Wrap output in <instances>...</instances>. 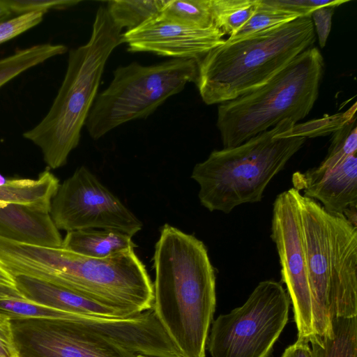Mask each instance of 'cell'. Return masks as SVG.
I'll return each instance as SVG.
<instances>
[{"label":"cell","mask_w":357,"mask_h":357,"mask_svg":"<svg viewBox=\"0 0 357 357\" xmlns=\"http://www.w3.org/2000/svg\"><path fill=\"white\" fill-rule=\"evenodd\" d=\"M160 13L199 28L215 27L211 0H168Z\"/></svg>","instance_id":"603a6c76"},{"label":"cell","mask_w":357,"mask_h":357,"mask_svg":"<svg viewBox=\"0 0 357 357\" xmlns=\"http://www.w3.org/2000/svg\"><path fill=\"white\" fill-rule=\"evenodd\" d=\"M282 284L260 282L247 301L212 322L206 346L211 357H269L289 318Z\"/></svg>","instance_id":"9c48e42d"},{"label":"cell","mask_w":357,"mask_h":357,"mask_svg":"<svg viewBox=\"0 0 357 357\" xmlns=\"http://www.w3.org/2000/svg\"><path fill=\"white\" fill-rule=\"evenodd\" d=\"M298 192L291 188L275 198L271 238L279 256L282 280L292 304L298 339L309 342L314 335L313 298L303 242Z\"/></svg>","instance_id":"8fae6325"},{"label":"cell","mask_w":357,"mask_h":357,"mask_svg":"<svg viewBox=\"0 0 357 357\" xmlns=\"http://www.w3.org/2000/svg\"><path fill=\"white\" fill-rule=\"evenodd\" d=\"M11 13L7 10L6 8L0 1V21L8 19Z\"/></svg>","instance_id":"d6a6232c"},{"label":"cell","mask_w":357,"mask_h":357,"mask_svg":"<svg viewBox=\"0 0 357 357\" xmlns=\"http://www.w3.org/2000/svg\"><path fill=\"white\" fill-rule=\"evenodd\" d=\"M259 0H211L214 26L234 36L253 15Z\"/></svg>","instance_id":"7402d4cb"},{"label":"cell","mask_w":357,"mask_h":357,"mask_svg":"<svg viewBox=\"0 0 357 357\" xmlns=\"http://www.w3.org/2000/svg\"><path fill=\"white\" fill-rule=\"evenodd\" d=\"M59 185V179L49 170L43 172L36 179L8 180L0 185V202L29 204L50 211Z\"/></svg>","instance_id":"ac0fdd59"},{"label":"cell","mask_w":357,"mask_h":357,"mask_svg":"<svg viewBox=\"0 0 357 357\" xmlns=\"http://www.w3.org/2000/svg\"><path fill=\"white\" fill-rule=\"evenodd\" d=\"M19 357H137L73 320L10 317Z\"/></svg>","instance_id":"7c38bea8"},{"label":"cell","mask_w":357,"mask_h":357,"mask_svg":"<svg viewBox=\"0 0 357 357\" xmlns=\"http://www.w3.org/2000/svg\"><path fill=\"white\" fill-rule=\"evenodd\" d=\"M7 10L17 15L33 13H46L50 10L66 9L80 3L79 0H0Z\"/></svg>","instance_id":"4316f807"},{"label":"cell","mask_w":357,"mask_h":357,"mask_svg":"<svg viewBox=\"0 0 357 357\" xmlns=\"http://www.w3.org/2000/svg\"><path fill=\"white\" fill-rule=\"evenodd\" d=\"M61 247L97 259L134 250L132 236L116 230L89 229L67 232Z\"/></svg>","instance_id":"e0dca14e"},{"label":"cell","mask_w":357,"mask_h":357,"mask_svg":"<svg viewBox=\"0 0 357 357\" xmlns=\"http://www.w3.org/2000/svg\"><path fill=\"white\" fill-rule=\"evenodd\" d=\"M153 310L183 357H206L216 304L215 274L204 243L165 224L155 245Z\"/></svg>","instance_id":"7a4b0ae2"},{"label":"cell","mask_w":357,"mask_h":357,"mask_svg":"<svg viewBox=\"0 0 357 357\" xmlns=\"http://www.w3.org/2000/svg\"><path fill=\"white\" fill-rule=\"evenodd\" d=\"M225 36L216 27L199 28L159 13L139 27L122 33V40L132 52L198 61L224 43Z\"/></svg>","instance_id":"4fadbf2b"},{"label":"cell","mask_w":357,"mask_h":357,"mask_svg":"<svg viewBox=\"0 0 357 357\" xmlns=\"http://www.w3.org/2000/svg\"><path fill=\"white\" fill-rule=\"evenodd\" d=\"M331 333L309 340L312 357H357V317L331 319Z\"/></svg>","instance_id":"d6986e66"},{"label":"cell","mask_w":357,"mask_h":357,"mask_svg":"<svg viewBox=\"0 0 357 357\" xmlns=\"http://www.w3.org/2000/svg\"><path fill=\"white\" fill-rule=\"evenodd\" d=\"M25 300L68 313L108 318L129 317L71 289L23 275L14 276Z\"/></svg>","instance_id":"2e32d148"},{"label":"cell","mask_w":357,"mask_h":357,"mask_svg":"<svg viewBox=\"0 0 357 357\" xmlns=\"http://www.w3.org/2000/svg\"><path fill=\"white\" fill-rule=\"evenodd\" d=\"M68 50L61 44H40L0 59V88L27 70Z\"/></svg>","instance_id":"ffe728a7"},{"label":"cell","mask_w":357,"mask_h":357,"mask_svg":"<svg viewBox=\"0 0 357 357\" xmlns=\"http://www.w3.org/2000/svg\"><path fill=\"white\" fill-rule=\"evenodd\" d=\"M50 213L56 227L67 232L89 229H112L131 236L141 220L86 167L77 168L54 195Z\"/></svg>","instance_id":"30bf717a"},{"label":"cell","mask_w":357,"mask_h":357,"mask_svg":"<svg viewBox=\"0 0 357 357\" xmlns=\"http://www.w3.org/2000/svg\"><path fill=\"white\" fill-rule=\"evenodd\" d=\"M324 68L320 51L311 47L259 88L218 107L217 128L224 148L236 146L284 119L295 124L312 109Z\"/></svg>","instance_id":"52a82bcc"},{"label":"cell","mask_w":357,"mask_h":357,"mask_svg":"<svg viewBox=\"0 0 357 357\" xmlns=\"http://www.w3.org/2000/svg\"><path fill=\"white\" fill-rule=\"evenodd\" d=\"M43 12L25 13L0 21V44L7 42L40 24Z\"/></svg>","instance_id":"83f0119b"},{"label":"cell","mask_w":357,"mask_h":357,"mask_svg":"<svg viewBox=\"0 0 357 357\" xmlns=\"http://www.w3.org/2000/svg\"><path fill=\"white\" fill-rule=\"evenodd\" d=\"M137 357H151V356H146L138 355Z\"/></svg>","instance_id":"e575fe53"},{"label":"cell","mask_w":357,"mask_h":357,"mask_svg":"<svg viewBox=\"0 0 357 357\" xmlns=\"http://www.w3.org/2000/svg\"><path fill=\"white\" fill-rule=\"evenodd\" d=\"M316 40L311 17L225 39L197 61L196 84L206 105L221 104L267 83Z\"/></svg>","instance_id":"3957f363"},{"label":"cell","mask_w":357,"mask_h":357,"mask_svg":"<svg viewBox=\"0 0 357 357\" xmlns=\"http://www.w3.org/2000/svg\"><path fill=\"white\" fill-rule=\"evenodd\" d=\"M295 124L284 119L236 146L213 151L194 167L199 199L210 211L229 213L236 206L261 201L273 177L303 146L306 137L285 134Z\"/></svg>","instance_id":"8992f818"},{"label":"cell","mask_w":357,"mask_h":357,"mask_svg":"<svg viewBox=\"0 0 357 357\" xmlns=\"http://www.w3.org/2000/svg\"><path fill=\"white\" fill-rule=\"evenodd\" d=\"M281 357H312L309 342L297 339L294 344L285 349Z\"/></svg>","instance_id":"1f68e13d"},{"label":"cell","mask_w":357,"mask_h":357,"mask_svg":"<svg viewBox=\"0 0 357 357\" xmlns=\"http://www.w3.org/2000/svg\"><path fill=\"white\" fill-rule=\"evenodd\" d=\"M7 181L8 180L0 174V185L6 184Z\"/></svg>","instance_id":"836d02e7"},{"label":"cell","mask_w":357,"mask_h":357,"mask_svg":"<svg viewBox=\"0 0 357 357\" xmlns=\"http://www.w3.org/2000/svg\"><path fill=\"white\" fill-rule=\"evenodd\" d=\"M314 334L331 333V319L357 317V227L298 193Z\"/></svg>","instance_id":"5b68a950"},{"label":"cell","mask_w":357,"mask_h":357,"mask_svg":"<svg viewBox=\"0 0 357 357\" xmlns=\"http://www.w3.org/2000/svg\"><path fill=\"white\" fill-rule=\"evenodd\" d=\"M168 0H113L105 6L112 21L126 31H132L158 15Z\"/></svg>","instance_id":"44dd1931"},{"label":"cell","mask_w":357,"mask_h":357,"mask_svg":"<svg viewBox=\"0 0 357 357\" xmlns=\"http://www.w3.org/2000/svg\"><path fill=\"white\" fill-rule=\"evenodd\" d=\"M24 298L18 291L14 276L0 263V299Z\"/></svg>","instance_id":"4dcf8cb0"},{"label":"cell","mask_w":357,"mask_h":357,"mask_svg":"<svg viewBox=\"0 0 357 357\" xmlns=\"http://www.w3.org/2000/svg\"><path fill=\"white\" fill-rule=\"evenodd\" d=\"M197 61L172 59L151 66L132 62L118 67L109 85L97 95L86 119L90 137L98 139L125 123L148 117L188 83L196 82Z\"/></svg>","instance_id":"ba28073f"},{"label":"cell","mask_w":357,"mask_h":357,"mask_svg":"<svg viewBox=\"0 0 357 357\" xmlns=\"http://www.w3.org/2000/svg\"><path fill=\"white\" fill-rule=\"evenodd\" d=\"M265 6L299 17H311L312 12L318 8L327 6L337 7L349 0H261Z\"/></svg>","instance_id":"484cf974"},{"label":"cell","mask_w":357,"mask_h":357,"mask_svg":"<svg viewBox=\"0 0 357 357\" xmlns=\"http://www.w3.org/2000/svg\"><path fill=\"white\" fill-rule=\"evenodd\" d=\"M335 8V6L322 7L314 10L311 14L314 28L316 29L321 47H324L326 43Z\"/></svg>","instance_id":"f1b7e54d"},{"label":"cell","mask_w":357,"mask_h":357,"mask_svg":"<svg viewBox=\"0 0 357 357\" xmlns=\"http://www.w3.org/2000/svg\"><path fill=\"white\" fill-rule=\"evenodd\" d=\"M121 31L105 6H100L89 41L69 52L64 79L48 112L24 132L23 137L40 149L50 169L65 165L79 144L105 64L115 48L123 44Z\"/></svg>","instance_id":"277c9868"},{"label":"cell","mask_w":357,"mask_h":357,"mask_svg":"<svg viewBox=\"0 0 357 357\" xmlns=\"http://www.w3.org/2000/svg\"><path fill=\"white\" fill-rule=\"evenodd\" d=\"M357 128L354 116L335 131L328 153L318 166L324 169H333L347 157L357 152Z\"/></svg>","instance_id":"cb8c5ba5"},{"label":"cell","mask_w":357,"mask_h":357,"mask_svg":"<svg viewBox=\"0 0 357 357\" xmlns=\"http://www.w3.org/2000/svg\"><path fill=\"white\" fill-rule=\"evenodd\" d=\"M0 237L17 243L58 248L63 238L50 211L36 206L0 202Z\"/></svg>","instance_id":"9a60e30c"},{"label":"cell","mask_w":357,"mask_h":357,"mask_svg":"<svg viewBox=\"0 0 357 357\" xmlns=\"http://www.w3.org/2000/svg\"><path fill=\"white\" fill-rule=\"evenodd\" d=\"M0 263L13 276L71 289L126 317L153 308V283L134 250L97 259L61 246L25 244L0 237Z\"/></svg>","instance_id":"6da1fadb"},{"label":"cell","mask_w":357,"mask_h":357,"mask_svg":"<svg viewBox=\"0 0 357 357\" xmlns=\"http://www.w3.org/2000/svg\"><path fill=\"white\" fill-rule=\"evenodd\" d=\"M299 17L296 14L269 8L259 0L257 9L250 20L229 38H239L266 29L291 22Z\"/></svg>","instance_id":"d4e9b609"},{"label":"cell","mask_w":357,"mask_h":357,"mask_svg":"<svg viewBox=\"0 0 357 357\" xmlns=\"http://www.w3.org/2000/svg\"><path fill=\"white\" fill-rule=\"evenodd\" d=\"M293 188L303 196L319 200L330 213L346 215L356 211L357 157H347L333 169L319 167L292 175Z\"/></svg>","instance_id":"5bb4252c"},{"label":"cell","mask_w":357,"mask_h":357,"mask_svg":"<svg viewBox=\"0 0 357 357\" xmlns=\"http://www.w3.org/2000/svg\"><path fill=\"white\" fill-rule=\"evenodd\" d=\"M0 357H19L15 344L10 316L0 312Z\"/></svg>","instance_id":"f546056e"}]
</instances>
